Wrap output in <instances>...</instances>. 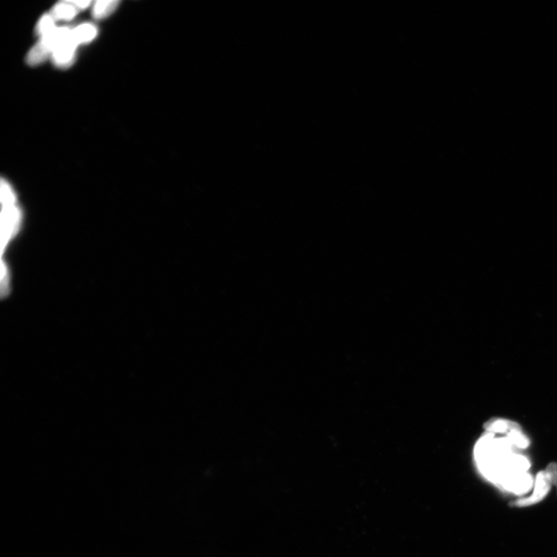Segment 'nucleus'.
Returning a JSON list of instances; mask_svg holds the SVG:
<instances>
[{
  "label": "nucleus",
  "instance_id": "1a4fd4ad",
  "mask_svg": "<svg viewBox=\"0 0 557 557\" xmlns=\"http://www.w3.org/2000/svg\"><path fill=\"white\" fill-rule=\"evenodd\" d=\"M54 21L52 15H45L40 20L38 27H36V33L43 38L51 34L56 27L54 26Z\"/></svg>",
  "mask_w": 557,
  "mask_h": 557
},
{
  "label": "nucleus",
  "instance_id": "9d476101",
  "mask_svg": "<svg viewBox=\"0 0 557 557\" xmlns=\"http://www.w3.org/2000/svg\"><path fill=\"white\" fill-rule=\"evenodd\" d=\"M9 291V277L7 266H5L4 262L2 261L1 267V293L2 297L8 295Z\"/></svg>",
  "mask_w": 557,
  "mask_h": 557
},
{
  "label": "nucleus",
  "instance_id": "9b49d317",
  "mask_svg": "<svg viewBox=\"0 0 557 557\" xmlns=\"http://www.w3.org/2000/svg\"><path fill=\"white\" fill-rule=\"evenodd\" d=\"M546 470L549 475L551 483L557 488V463L553 462L549 464Z\"/></svg>",
  "mask_w": 557,
  "mask_h": 557
},
{
  "label": "nucleus",
  "instance_id": "f8f14e48",
  "mask_svg": "<svg viewBox=\"0 0 557 557\" xmlns=\"http://www.w3.org/2000/svg\"><path fill=\"white\" fill-rule=\"evenodd\" d=\"M71 3L76 5L78 10L87 9L91 3V1H71Z\"/></svg>",
  "mask_w": 557,
  "mask_h": 557
},
{
  "label": "nucleus",
  "instance_id": "423d86ee",
  "mask_svg": "<svg viewBox=\"0 0 557 557\" xmlns=\"http://www.w3.org/2000/svg\"><path fill=\"white\" fill-rule=\"evenodd\" d=\"M519 425L511 420L505 419H493L487 422L485 428L487 432L497 435H507L512 430Z\"/></svg>",
  "mask_w": 557,
  "mask_h": 557
},
{
  "label": "nucleus",
  "instance_id": "20e7f679",
  "mask_svg": "<svg viewBox=\"0 0 557 557\" xmlns=\"http://www.w3.org/2000/svg\"><path fill=\"white\" fill-rule=\"evenodd\" d=\"M71 35V34H70ZM77 45L71 36L61 42L52 54L54 63L58 67L69 66L74 60Z\"/></svg>",
  "mask_w": 557,
  "mask_h": 557
},
{
  "label": "nucleus",
  "instance_id": "0eeeda50",
  "mask_svg": "<svg viewBox=\"0 0 557 557\" xmlns=\"http://www.w3.org/2000/svg\"><path fill=\"white\" fill-rule=\"evenodd\" d=\"M78 13V9L71 1L60 3L52 9V16L54 20L72 19Z\"/></svg>",
  "mask_w": 557,
  "mask_h": 557
},
{
  "label": "nucleus",
  "instance_id": "6e6552de",
  "mask_svg": "<svg viewBox=\"0 0 557 557\" xmlns=\"http://www.w3.org/2000/svg\"><path fill=\"white\" fill-rule=\"evenodd\" d=\"M119 2L115 0H100L94 4L93 14L96 19H102L113 14L118 8Z\"/></svg>",
  "mask_w": 557,
  "mask_h": 557
},
{
  "label": "nucleus",
  "instance_id": "39448f33",
  "mask_svg": "<svg viewBox=\"0 0 557 557\" xmlns=\"http://www.w3.org/2000/svg\"><path fill=\"white\" fill-rule=\"evenodd\" d=\"M97 35V29L93 24H82L71 30V38L77 45L93 41Z\"/></svg>",
  "mask_w": 557,
  "mask_h": 557
},
{
  "label": "nucleus",
  "instance_id": "f257e3e1",
  "mask_svg": "<svg viewBox=\"0 0 557 557\" xmlns=\"http://www.w3.org/2000/svg\"><path fill=\"white\" fill-rule=\"evenodd\" d=\"M1 197L3 204L1 225L2 253L10 238L14 236L20 224V211L16 205L14 193L8 181L2 180Z\"/></svg>",
  "mask_w": 557,
  "mask_h": 557
},
{
  "label": "nucleus",
  "instance_id": "f03ea898",
  "mask_svg": "<svg viewBox=\"0 0 557 557\" xmlns=\"http://www.w3.org/2000/svg\"><path fill=\"white\" fill-rule=\"evenodd\" d=\"M71 30L67 27L56 28L51 34L43 36L40 41L30 50L27 61L30 65H36L45 60L56 50L61 42L70 36Z\"/></svg>",
  "mask_w": 557,
  "mask_h": 557
},
{
  "label": "nucleus",
  "instance_id": "7ed1b4c3",
  "mask_svg": "<svg viewBox=\"0 0 557 557\" xmlns=\"http://www.w3.org/2000/svg\"><path fill=\"white\" fill-rule=\"evenodd\" d=\"M549 477L547 470H541L538 473L536 477L534 492L530 497L519 499L516 501H511L510 503V507H526L534 505L541 503L550 491L552 487Z\"/></svg>",
  "mask_w": 557,
  "mask_h": 557
}]
</instances>
